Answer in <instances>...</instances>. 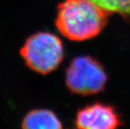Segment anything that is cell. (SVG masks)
I'll return each mask as SVG.
<instances>
[{"instance_id": "cell-3", "label": "cell", "mask_w": 130, "mask_h": 129, "mask_svg": "<svg viewBox=\"0 0 130 129\" xmlns=\"http://www.w3.org/2000/svg\"><path fill=\"white\" fill-rule=\"evenodd\" d=\"M66 82L72 92L81 95H91L104 89L107 75L101 64L93 58L79 56L70 63Z\"/></svg>"}, {"instance_id": "cell-4", "label": "cell", "mask_w": 130, "mask_h": 129, "mask_svg": "<svg viewBox=\"0 0 130 129\" xmlns=\"http://www.w3.org/2000/svg\"><path fill=\"white\" fill-rule=\"evenodd\" d=\"M78 128L113 129L122 124L119 114L109 105L101 103H93L81 109L75 121Z\"/></svg>"}, {"instance_id": "cell-5", "label": "cell", "mask_w": 130, "mask_h": 129, "mask_svg": "<svg viewBox=\"0 0 130 129\" xmlns=\"http://www.w3.org/2000/svg\"><path fill=\"white\" fill-rule=\"evenodd\" d=\"M23 128H61L62 124L56 115L48 110H34L30 111L22 122Z\"/></svg>"}, {"instance_id": "cell-2", "label": "cell", "mask_w": 130, "mask_h": 129, "mask_svg": "<svg viewBox=\"0 0 130 129\" xmlns=\"http://www.w3.org/2000/svg\"><path fill=\"white\" fill-rule=\"evenodd\" d=\"M20 54L26 64L34 72L48 74L59 65L63 59V45L55 35L41 32L30 37Z\"/></svg>"}, {"instance_id": "cell-1", "label": "cell", "mask_w": 130, "mask_h": 129, "mask_svg": "<svg viewBox=\"0 0 130 129\" xmlns=\"http://www.w3.org/2000/svg\"><path fill=\"white\" fill-rule=\"evenodd\" d=\"M108 15L90 0H65L58 6L55 24L68 39L82 41L99 34Z\"/></svg>"}, {"instance_id": "cell-6", "label": "cell", "mask_w": 130, "mask_h": 129, "mask_svg": "<svg viewBox=\"0 0 130 129\" xmlns=\"http://www.w3.org/2000/svg\"><path fill=\"white\" fill-rule=\"evenodd\" d=\"M109 14L117 13L130 22V0H90Z\"/></svg>"}]
</instances>
